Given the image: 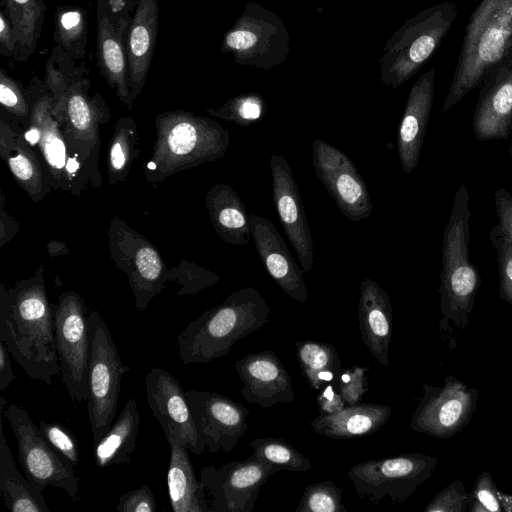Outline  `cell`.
<instances>
[{
	"label": "cell",
	"mask_w": 512,
	"mask_h": 512,
	"mask_svg": "<svg viewBox=\"0 0 512 512\" xmlns=\"http://www.w3.org/2000/svg\"><path fill=\"white\" fill-rule=\"evenodd\" d=\"M53 306L46 292L43 267L6 289L0 288V341L30 379L47 385L60 374Z\"/></svg>",
	"instance_id": "obj_1"
},
{
	"label": "cell",
	"mask_w": 512,
	"mask_h": 512,
	"mask_svg": "<svg viewBox=\"0 0 512 512\" xmlns=\"http://www.w3.org/2000/svg\"><path fill=\"white\" fill-rule=\"evenodd\" d=\"M270 312V305L257 289L233 292L179 333L176 347L180 360L186 365L207 364L227 355L237 341L267 324Z\"/></svg>",
	"instance_id": "obj_2"
},
{
	"label": "cell",
	"mask_w": 512,
	"mask_h": 512,
	"mask_svg": "<svg viewBox=\"0 0 512 512\" xmlns=\"http://www.w3.org/2000/svg\"><path fill=\"white\" fill-rule=\"evenodd\" d=\"M512 49V0H481L466 26L445 113L480 86Z\"/></svg>",
	"instance_id": "obj_3"
},
{
	"label": "cell",
	"mask_w": 512,
	"mask_h": 512,
	"mask_svg": "<svg viewBox=\"0 0 512 512\" xmlns=\"http://www.w3.org/2000/svg\"><path fill=\"white\" fill-rule=\"evenodd\" d=\"M155 123L157 138L144 170L150 182L222 158L230 143L229 131L218 122L189 112H164Z\"/></svg>",
	"instance_id": "obj_4"
},
{
	"label": "cell",
	"mask_w": 512,
	"mask_h": 512,
	"mask_svg": "<svg viewBox=\"0 0 512 512\" xmlns=\"http://www.w3.org/2000/svg\"><path fill=\"white\" fill-rule=\"evenodd\" d=\"M470 219L469 192L462 183L454 195L443 234L438 289L442 323L452 322L459 329L466 328L469 323L481 284L479 271L469 258Z\"/></svg>",
	"instance_id": "obj_5"
},
{
	"label": "cell",
	"mask_w": 512,
	"mask_h": 512,
	"mask_svg": "<svg viewBox=\"0 0 512 512\" xmlns=\"http://www.w3.org/2000/svg\"><path fill=\"white\" fill-rule=\"evenodd\" d=\"M458 14L450 1L409 18L387 41L379 60L380 82L393 89L413 77L439 48Z\"/></svg>",
	"instance_id": "obj_6"
},
{
	"label": "cell",
	"mask_w": 512,
	"mask_h": 512,
	"mask_svg": "<svg viewBox=\"0 0 512 512\" xmlns=\"http://www.w3.org/2000/svg\"><path fill=\"white\" fill-rule=\"evenodd\" d=\"M88 319L91 345L86 401L91 432L94 441H98L113 424L122 377L130 367L123 364L114 339L99 312H89Z\"/></svg>",
	"instance_id": "obj_7"
},
{
	"label": "cell",
	"mask_w": 512,
	"mask_h": 512,
	"mask_svg": "<svg viewBox=\"0 0 512 512\" xmlns=\"http://www.w3.org/2000/svg\"><path fill=\"white\" fill-rule=\"evenodd\" d=\"M290 40L288 29L276 13L247 2L226 32L220 49L232 53L238 65L269 70L286 61Z\"/></svg>",
	"instance_id": "obj_8"
},
{
	"label": "cell",
	"mask_w": 512,
	"mask_h": 512,
	"mask_svg": "<svg viewBox=\"0 0 512 512\" xmlns=\"http://www.w3.org/2000/svg\"><path fill=\"white\" fill-rule=\"evenodd\" d=\"M437 462L422 453L402 454L355 464L347 476L361 500L403 503L432 476Z\"/></svg>",
	"instance_id": "obj_9"
},
{
	"label": "cell",
	"mask_w": 512,
	"mask_h": 512,
	"mask_svg": "<svg viewBox=\"0 0 512 512\" xmlns=\"http://www.w3.org/2000/svg\"><path fill=\"white\" fill-rule=\"evenodd\" d=\"M0 412L12 428L18 446V460L28 480L40 491L47 486L60 488L76 502L80 478L75 474L73 465L46 441L28 411L15 404H7Z\"/></svg>",
	"instance_id": "obj_10"
},
{
	"label": "cell",
	"mask_w": 512,
	"mask_h": 512,
	"mask_svg": "<svg viewBox=\"0 0 512 512\" xmlns=\"http://www.w3.org/2000/svg\"><path fill=\"white\" fill-rule=\"evenodd\" d=\"M54 102V97L43 95L32 106L29 123L39 130V139L32 148H38L51 187L80 195L88 186H98L101 178L69 147L53 114Z\"/></svg>",
	"instance_id": "obj_11"
},
{
	"label": "cell",
	"mask_w": 512,
	"mask_h": 512,
	"mask_svg": "<svg viewBox=\"0 0 512 512\" xmlns=\"http://www.w3.org/2000/svg\"><path fill=\"white\" fill-rule=\"evenodd\" d=\"M53 315L61 380L72 401L82 403L87 400L91 345L88 309L79 294L67 291L59 295Z\"/></svg>",
	"instance_id": "obj_12"
},
{
	"label": "cell",
	"mask_w": 512,
	"mask_h": 512,
	"mask_svg": "<svg viewBox=\"0 0 512 512\" xmlns=\"http://www.w3.org/2000/svg\"><path fill=\"white\" fill-rule=\"evenodd\" d=\"M109 248L117 266L128 277L136 308L143 311L170 281V271L154 246L122 220L111 221Z\"/></svg>",
	"instance_id": "obj_13"
},
{
	"label": "cell",
	"mask_w": 512,
	"mask_h": 512,
	"mask_svg": "<svg viewBox=\"0 0 512 512\" xmlns=\"http://www.w3.org/2000/svg\"><path fill=\"white\" fill-rule=\"evenodd\" d=\"M280 471L253 455L219 468L204 466L200 482L208 495L209 512H252L263 485Z\"/></svg>",
	"instance_id": "obj_14"
},
{
	"label": "cell",
	"mask_w": 512,
	"mask_h": 512,
	"mask_svg": "<svg viewBox=\"0 0 512 512\" xmlns=\"http://www.w3.org/2000/svg\"><path fill=\"white\" fill-rule=\"evenodd\" d=\"M423 394L412 414L410 426L435 438H450L471 420L479 392L448 375L441 386L423 384Z\"/></svg>",
	"instance_id": "obj_15"
},
{
	"label": "cell",
	"mask_w": 512,
	"mask_h": 512,
	"mask_svg": "<svg viewBox=\"0 0 512 512\" xmlns=\"http://www.w3.org/2000/svg\"><path fill=\"white\" fill-rule=\"evenodd\" d=\"M312 163L338 209L351 221L370 216L373 204L365 180L350 158L321 139L312 143Z\"/></svg>",
	"instance_id": "obj_16"
},
{
	"label": "cell",
	"mask_w": 512,
	"mask_h": 512,
	"mask_svg": "<svg viewBox=\"0 0 512 512\" xmlns=\"http://www.w3.org/2000/svg\"><path fill=\"white\" fill-rule=\"evenodd\" d=\"M200 445L209 453L230 452L248 429L249 409L217 392L187 390Z\"/></svg>",
	"instance_id": "obj_17"
},
{
	"label": "cell",
	"mask_w": 512,
	"mask_h": 512,
	"mask_svg": "<svg viewBox=\"0 0 512 512\" xmlns=\"http://www.w3.org/2000/svg\"><path fill=\"white\" fill-rule=\"evenodd\" d=\"M87 84L77 82L54 102L58 120L69 147L95 171L99 155V127L109 118V110L99 95L90 98Z\"/></svg>",
	"instance_id": "obj_18"
},
{
	"label": "cell",
	"mask_w": 512,
	"mask_h": 512,
	"mask_svg": "<svg viewBox=\"0 0 512 512\" xmlns=\"http://www.w3.org/2000/svg\"><path fill=\"white\" fill-rule=\"evenodd\" d=\"M124 0H99L97 14V64L101 75L129 108L132 99L128 85L126 40L132 18Z\"/></svg>",
	"instance_id": "obj_19"
},
{
	"label": "cell",
	"mask_w": 512,
	"mask_h": 512,
	"mask_svg": "<svg viewBox=\"0 0 512 512\" xmlns=\"http://www.w3.org/2000/svg\"><path fill=\"white\" fill-rule=\"evenodd\" d=\"M149 409L159 422L165 437L174 436L195 455L205 451L199 443L192 412L185 391L168 371L154 367L145 378Z\"/></svg>",
	"instance_id": "obj_20"
},
{
	"label": "cell",
	"mask_w": 512,
	"mask_h": 512,
	"mask_svg": "<svg viewBox=\"0 0 512 512\" xmlns=\"http://www.w3.org/2000/svg\"><path fill=\"white\" fill-rule=\"evenodd\" d=\"M272 196L278 217L304 272L313 267V240L294 174L280 155L270 157Z\"/></svg>",
	"instance_id": "obj_21"
},
{
	"label": "cell",
	"mask_w": 512,
	"mask_h": 512,
	"mask_svg": "<svg viewBox=\"0 0 512 512\" xmlns=\"http://www.w3.org/2000/svg\"><path fill=\"white\" fill-rule=\"evenodd\" d=\"M472 119L479 141L506 140L512 132V49L480 85Z\"/></svg>",
	"instance_id": "obj_22"
},
{
	"label": "cell",
	"mask_w": 512,
	"mask_h": 512,
	"mask_svg": "<svg viewBox=\"0 0 512 512\" xmlns=\"http://www.w3.org/2000/svg\"><path fill=\"white\" fill-rule=\"evenodd\" d=\"M234 367L243 384V398L263 409L294 400L292 380L280 358L271 350L251 353Z\"/></svg>",
	"instance_id": "obj_23"
},
{
	"label": "cell",
	"mask_w": 512,
	"mask_h": 512,
	"mask_svg": "<svg viewBox=\"0 0 512 512\" xmlns=\"http://www.w3.org/2000/svg\"><path fill=\"white\" fill-rule=\"evenodd\" d=\"M251 236L267 273L288 296L305 303L308 291L303 269L292 257L275 225L265 217L249 214Z\"/></svg>",
	"instance_id": "obj_24"
},
{
	"label": "cell",
	"mask_w": 512,
	"mask_h": 512,
	"mask_svg": "<svg viewBox=\"0 0 512 512\" xmlns=\"http://www.w3.org/2000/svg\"><path fill=\"white\" fill-rule=\"evenodd\" d=\"M435 68L423 73L411 87L397 132L402 170L413 172L420 160L434 99Z\"/></svg>",
	"instance_id": "obj_25"
},
{
	"label": "cell",
	"mask_w": 512,
	"mask_h": 512,
	"mask_svg": "<svg viewBox=\"0 0 512 512\" xmlns=\"http://www.w3.org/2000/svg\"><path fill=\"white\" fill-rule=\"evenodd\" d=\"M158 23V0H137L126 40L128 85L132 101L146 82L153 59Z\"/></svg>",
	"instance_id": "obj_26"
},
{
	"label": "cell",
	"mask_w": 512,
	"mask_h": 512,
	"mask_svg": "<svg viewBox=\"0 0 512 512\" xmlns=\"http://www.w3.org/2000/svg\"><path fill=\"white\" fill-rule=\"evenodd\" d=\"M358 320L361 339L382 365H389L392 306L388 293L369 277L360 285Z\"/></svg>",
	"instance_id": "obj_27"
},
{
	"label": "cell",
	"mask_w": 512,
	"mask_h": 512,
	"mask_svg": "<svg viewBox=\"0 0 512 512\" xmlns=\"http://www.w3.org/2000/svg\"><path fill=\"white\" fill-rule=\"evenodd\" d=\"M21 132L19 127L14 130L2 115L0 154L18 184L34 201H39L50 191L51 186L38 155Z\"/></svg>",
	"instance_id": "obj_28"
},
{
	"label": "cell",
	"mask_w": 512,
	"mask_h": 512,
	"mask_svg": "<svg viewBox=\"0 0 512 512\" xmlns=\"http://www.w3.org/2000/svg\"><path fill=\"white\" fill-rule=\"evenodd\" d=\"M392 408L374 403L348 405L336 413L320 414L310 421L312 429L333 439H354L374 434L389 420Z\"/></svg>",
	"instance_id": "obj_29"
},
{
	"label": "cell",
	"mask_w": 512,
	"mask_h": 512,
	"mask_svg": "<svg viewBox=\"0 0 512 512\" xmlns=\"http://www.w3.org/2000/svg\"><path fill=\"white\" fill-rule=\"evenodd\" d=\"M170 458L167 470V488L174 512H209L205 490L197 480L188 455V448L174 436L166 437Z\"/></svg>",
	"instance_id": "obj_30"
},
{
	"label": "cell",
	"mask_w": 512,
	"mask_h": 512,
	"mask_svg": "<svg viewBox=\"0 0 512 512\" xmlns=\"http://www.w3.org/2000/svg\"><path fill=\"white\" fill-rule=\"evenodd\" d=\"M206 207L218 236L232 245L248 244L250 217L239 195L224 183L212 186L206 195Z\"/></svg>",
	"instance_id": "obj_31"
},
{
	"label": "cell",
	"mask_w": 512,
	"mask_h": 512,
	"mask_svg": "<svg viewBox=\"0 0 512 512\" xmlns=\"http://www.w3.org/2000/svg\"><path fill=\"white\" fill-rule=\"evenodd\" d=\"M140 427L137 400L130 396L109 431L94 443V461L99 468L129 464Z\"/></svg>",
	"instance_id": "obj_32"
},
{
	"label": "cell",
	"mask_w": 512,
	"mask_h": 512,
	"mask_svg": "<svg viewBox=\"0 0 512 512\" xmlns=\"http://www.w3.org/2000/svg\"><path fill=\"white\" fill-rule=\"evenodd\" d=\"M0 423V491L5 506L12 512H50L42 491L16 468Z\"/></svg>",
	"instance_id": "obj_33"
},
{
	"label": "cell",
	"mask_w": 512,
	"mask_h": 512,
	"mask_svg": "<svg viewBox=\"0 0 512 512\" xmlns=\"http://www.w3.org/2000/svg\"><path fill=\"white\" fill-rule=\"evenodd\" d=\"M296 356L303 375L314 391H319L325 383H333L342 370L336 349L327 343L298 341Z\"/></svg>",
	"instance_id": "obj_34"
},
{
	"label": "cell",
	"mask_w": 512,
	"mask_h": 512,
	"mask_svg": "<svg viewBox=\"0 0 512 512\" xmlns=\"http://www.w3.org/2000/svg\"><path fill=\"white\" fill-rule=\"evenodd\" d=\"M10 18L16 40L17 56L26 59L33 51L42 24L43 0H7Z\"/></svg>",
	"instance_id": "obj_35"
},
{
	"label": "cell",
	"mask_w": 512,
	"mask_h": 512,
	"mask_svg": "<svg viewBox=\"0 0 512 512\" xmlns=\"http://www.w3.org/2000/svg\"><path fill=\"white\" fill-rule=\"evenodd\" d=\"M139 155L136 124L131 118L117 121L108 150V179L110 184L124 181Z\"/></svg>",
	"instance_id": "obj_36"
},
{
	"label": "cell",
	"mask_w": 512,
	"mask_h": 512,
	"mask_svg": "<svg viewBox=\"0 0 512 512\" xmlns=\"http://www.w3.org/2000/svg\"><path fill=\"white\" fill-rule=\"evenodd\" d=\"M87 21L80 8H59L55 15V41L74 59L82 58L87 43Z\"/></svg>",
	"instance_id": "obj_37"
},
{
	"label": "cell",
	"mask_w": 512,
	"mask_h": 512,
	"mask_svg": "<svg viewBox=\"0 0 512 512\" xmlns=\"http://www.w3.org/2000/svg\"><path fill=\"white\" fill-rule=\"evenodd\" d=\"M253 456L290 472H304L311 462L294 446L280 438H257L249 443Z\"/></svg>",
	"instance_id": "obj_38"
},
{
	"label": "cell",
	"mask_w": 512,
	"mask_h": 512,
	"mask_svg": "<svg viewBox=\"0 0 512 512\" xmlns=\"http://www.w3.org/2000/svg\"><path fill=\"white\" fill-rule=\"evenodd\" d=\"M267 111L264 98L258 93H246L232 97L219 108H208L211 116L241 126L260 121Z\"/></svg>",
	"instance_id": "obj_39"
},
{
	"label": "cell",
	"mask_w": 512,
	"mask_h": 512,
	"mask_svg": "<svg viewBox=\"0 0 512 512\" xmlns=\"http://www.w3.org/2000/svg\"><path fill=\"white\" fill-rule=\"evenodd\" d=\"M296 512H347L342 502V489L332 480L308 485Z\"/></svg>",
	"instance_id": "obj_40"
},
{
	"label": "cell",
	"mask_w": 512,
	"mask_h": 512,
	"mask_svg": "<svg viewBox=\"0 0 512 512\" xmlns=\"http://www.w3.org/2000/svg\"><path fill=\"white\" fill-rule=\"evenodd\" d=\"M489 239L498 264L500 298L512 306V243L498 224L491 228Z\"/></svg>",
	"instance_id": "obj_41"
},
{
	"label": "cell",
	"mask_w": 512,
	"mask_h": 512,
	"mask_svg": "<svg viewBox=\"0 0 512 512\" xmlns=\"http://www.w3.org/2000/svg\"><path fill=\"white\" fill-rule=\"evenodd\" d=\"M39 429L46 441L68 462L77 466L80 462L79 444L75 435L59 422L41 421Z\"/></svg>",
	"instance_id": "obj_42"
},
{
	"label": "cell",
	"mask_w": 512,
	"mask_h": 512,
	"mask_svg": "<svg viewBox=\"0 0 512 512\" xmlns=\"http://www.w3.org/2000/svg\"><path fill=\"white\" fill-rule=\"evenodd\" d=\"M369 366L361 367L354 365L340 371L334 383L337 391L341 394L347 405L361 403L363 396L368 391V380L366 372Z\"/></svg>",
	"instance_id": "obj_43"
},
{
	"label": "cell",
	"mask_w": 512,
	"mask_h": 512,
	"mask_svg": "<svg viewBox=\"0 0 512 512\" xmlns=\"http://www.w3.org/2000/svg\"><path fill=\"white\" fill-rule=\"evenodd\" d=\"M498 488L488 471L477 478L470 494L469 512H503L498 498Z\"/></svg>",
	"instance_id": "obj_44"
},
{
	"label": "cell",
	"mask_w": 512,
	"mask_h": 512,
	"mask_svg": "<svg viewBox=\"0 0 512 512\" xmlns=\"http://www.w3.org/2000/svg\"><path fill=\"white\" fill-rule=\"evenodd\" d=\"M0 103L2 107L19 122L29 124V105L18 84L0 70Z\"/></svg>",
	"instance_id": "obj_45"
},
{
	"label": "cell",
	"mask_w": 512,
	"mask_h": 512,
	"mask_svg": "<svg viewBox=\"0 0 512 512\" xmlns=\"http://www.w3.org/2000/svg\"><path fill=\"white\" fill-rule=\"evenodd\" d=\"M470 494L460 480H454L441 490L427 505L425 512H465Z\"/></svg>",
	"instance_id": "obj_46"
},
{
	"label": "cell",
	"mask_w": 512,
	"mask_h": 512,
	"mask_svg": "<svg viewBox=\"0 0 512 512\" xmlns=\"http://www.w3.org/2000/svg\"><path fill=\"white\" fill-rule=\"evenodd\" d=\"M170 281L180 283L178 295H188L218 283L220 277L214 272L191 264L187 271H180L177 274L170 271Z\"/></svg>",
	"instance_id": "obj_47"
},
{
	"label": "cell",
	"mask_w": 512,
	"mask_h": 512,
	"mask_svg": "<svg viewBox=\"0 0 512 512\" xmlns=\"http://www.w3.org/2000/svg\"><path fill=\"white\" fill-rule=\"evenodd\" d=\"M117 512H154L156 501L147 484L133 489L119 498L115 507Z\"/></svg>",
	"instance_id": "obj_48"
},
{
	"label": "cell",
	"mask_w": 512,
	"mask_h": 512,
	"mask_svg": "<svg viewBox=\"0 0 512 512\" xmlns=\"http://www.w3.org/2000/svg\"><path fill=\"white\" fill-rule=\"evenodd\" d=\"M494 203L498 226L512 243V194L500 188L494 193Z\"/></svg>",
	"instance_id": "obj_49"
},
{
	"label": "cell",
	"mask_w": 512,
	"mask_h": 512,
	"mask_svg": "<svg viewBox=\"0 0 512 512\" xmlns=\"http://www.w3.org/2000/svg\"><path fill=\"white\" fill-rule=\"evenodd\" d=\"M320 414H332L345 407V401L334 385L328 384L316 398Z\"/></svg>",
	"instance_id": "obj_50"
},
{
	"label": "cell",
	"mask_w": 512,
	"mask_h": 512,
	"mask_svg": "<svg viewBox=\"0 0 512 512\" xmlns=\"http://www.w3.org/2000/svg\"><path fill=\"white\" fill-rule=\"evenodd\" d=\"M0 45L2 53L15 56L17 54V40L10 21L4 12L0 13Z\"/></svg>",
	"instance_id": "obj_51"
},
{
	"label": "cell",
	"mask_w": 512,
	"mask_h": 512,
	"mask_svg": "<svg viewBox=\"0 0 512 512\" xmlns=\"http://www.w3.org/2000/svg\"><path fill=\"white\" fill-rule=\"evenodd\" d=\"M10 352L4 342L0 341V390L4 391L15 379L10 360Z\"/></svg>",
	"instance_id": "obj_52"
},
{
	"label": "cell",
	"mask_w": 512,
	"mask_h": 512,
	"mask_svg": "<svg viewBox=\"0 0 512 512\" xmlns=\"http://www.w3.org/2000/svg\"><path fill=\"white\" fill-rule=\"evenodd\" d=\"M1 233L0 236H3L7 230V226L9 227L10 237H14L16 232L18 231V224L16 221L6 213L4 210V197L2 196L1 202Z\"/></svg>",
	"instance_id": "obj_53"
},
{
	"label": "cell",
	"mask_w": 512,
	"mask_h": 512,
	"mask_svg": "<svg viewBox=\"0 0 512 512\" xmlns=\"http://www.w3.org/2000/svg\"><path fill=\"white\" fill-rule=\"evenodd\" d=\"M498 498L504 512H512V495L498 490Z\"/></svg>",
	"instance_id": "obj_54"
},
{
	"label": "cell",
	"mask_w": 512,
	"mask_h": 512,
	"mask_svg": "<svg viewBox=\"0 0 512 512\" xmlns=\"http://www.w3.org/2000/svg\"><path fill=\"white\" fill-rule=\"evenodd\" d=\"M508 153L510 154V156H512V139L508 147Z\"/></svg>",
	"instance_id": "obj_55"
}]
</instances>
